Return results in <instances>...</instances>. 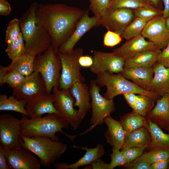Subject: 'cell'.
Instances as JSON below:
<instances>
[{
	"label": "cell",
	"instance_id": "6da1fadb",
	"mask_svg": "<svg viewBox=\"0 0 169 169\" xmlns=\"http://www.w3.org/2000/svg\"><path fill=\"white\" fill-rule=\"evenodd\" d=\"M85 12L63 4H38V14L49 33L52 46L57 52L71 36Z\"/></svg>",
	"mask_w": 169,
	"mask_h": 169
},
{
	"label": "cell",
	"instance_id": "7a4b0ae2",
	"mask_svg": "<svg viewBox=\"0 0 169 169\" xmlns=\"http://www.w3.org/2000/svg\"><path fill=\"white\" fill-rule=\"evenodd\" d=\"M38 6L36 2L32 3L19 19L25 54L35 56L43 54L52 46L51 37L38 14Z\"/></svg>",
	"mask_w": 169,
	"mask_h": 169
},
{
	"label": "cell",
	"instance_id": "3957f363",
	"mask_svg": "<svg viewBox=\"0 0 169 169\" xmlns=\"http://www.w3.org/2000/svg\"><path fill=\"white\" fill-rule=\"evenodd\" d=\"M20 119L23 136L28 137L44 136L54 141H59L56 135L61 132L73 141L76 135H70L64 132L63 129H68L70 126L69 123L58 113L47 114L43 117L28 119L27 116Z\"/></svg>",
	"mask_w": 169,
	"mask_h": 169
},
{
	"label": "cell",
	"instance_id": "277c9868",
	"mask_svg": "<svg viewBox=\"0 0 169 169\" xmlns=\"http://www.w3.org/2000/svg\"><path fill=\"white\" fill-rule=\"evenodd\" d=\"M23 148L28 150L37 156L41 165L44 167L54 164L67 148L66 144L48 137L23 136Z\"/></svg>",
	"mask_w": 169,
	"mask_h": 169
},
{
	"label": "cell",
	"instance_id": "5b68a950",
	"mask_svg": "<svg viewBox=\"0 0 169 169\" xmlns=\"http://www.w3.org/2000/svg\"><path fill=\"white\" fill-rule=\"evenodd\" d=\"M95 80L100 87H106V91L103 96L109 100H113L117 96L130 93L146 95L155 100L159 96L141 88L120 73L116 74L106 72L97 75Z\"/></svg>",
	"mask_w": 169,
	"mask_h": 169
},
{
	"label": "cell",
	"instance_id": "8992f818",
	"mask_svg": "<svg viewBox=\"0 0 169 169\" xmlns=\"http://www.w3.org/2000/svg\"><path fill=\"white\" fill-rule=\"evenodd\" d=\"M62 66L57 52L51 46L43 54L36 56L34 71L41 75L46 87V93L51 94L55 87L59 88Z\"/></svg>",
	"mask_w": 169,
	"mask_h": 169
},
{
	"label": "cell",
	"instance_id": "52a82bcc",
	"mask_svg": "<svg viewBox=\"0 0 169 169\" xmlns=\"http://www.w3.org/2000/svg\"><path fill=\"white\" fill-rule=\"evenodd\" d=\"M57 53L62 66L59 88L69 90L75 82H84L85 79L81 73V67L78 62L79 57L83 54V49L78 48L67 53Z\"/></svg>",
	"mask_w": 169,
	"mask_h": 169
},
{
	"label": "cell",
	"instance_id": "ba28073f",
	"mask_svg": "<svg viewBox=\"0 0 169 169\" xmlns=\"http://www.w3.org/2000/svg\"><path fill=\"white\" fill-rule=\"evenodd\" d=\"M100 87L95 80H91L89 88L92 109L90 122L91 125L78 136L86 133L98 125H102L104 119L110 116L115 110V105L113 100H109L102 96L100 93Z\"/></svg>",
	"mask_w": 169,
	"mask_h": 169
},
{
	"label": "cell",
	"instance_id": "9c48e42d",
	"mask_svg": "<svg viewBox=\"0 0 169 169\" xmlns=\"http://www.w3.org/2000/svg\"><path fill=\"white\" fill-rule=\"evenodd\" d=\"M20 120L9 114L0 115V146L5 150L23 148Z\"/></svg>",
	"mask_w": 169,
	"mask_h": 169
},
{
	"label": "cell",
	"instance_id": "30bf717a",
	"mask_svg": "<svg viewBox=\"0 0 169 169\" xmlns=\"http://www.w3.org/2000/svg\"><path fill=\"white\" fill-rule=\"evenodd\" d=\"M54 105L57 113L65 119L74 130L77 129L82 121L77 110L74 109L75 100L69 90H61L57 87L52 90Z\"/></svg>",
	"mask_w": 169,
	"mask_h": 169
},
{
	"label": "cell",
	"instance_id": "8fae6325",
	"mask_svg": "<svg viewBox=\"0 0 169 169\" xmlns=\"http://www.w3.org/2000/svg\"><path fill=\"white\" fill-rule=\"evenodd\" d=\"M135 17L133 9L120 8L109 9L100 18V25L107 30L115 32L121 36L127 26Z\"/></svg>",
	"mask_w": 169,
	"mask_h": 169
},
{
	"label": "cell",
	"instance_id": "7c38bea8",
	"mask_svg": "<svg viewBox=\"0 0 169 169\" xmlns=\"http://www.w3.org/2000/svg\"><path fill=\"white\" fill-rule=\"evenodd\" d=\"M93 57L94 63L90 70L97 75L106 72L119 73L123 70L125 61L113 52L95 51Z\"/></svg>",
	"mask_w": 169,
	"mask_h": 169
},
{
	"label": "cell",
	"instance_id": "4fadbf2b",
	"mask_svg": "<svg viewBox=\"0 0 169 169\" xmlns=\"http://www.w3.org/2000/svg\"><path fill=\"white\" fill-rule=\"evenodd\" d=\"M141 34L160 50L165 48L169 43V30L162 15L147 22Z\"/></svg>",
	"mask_w": 169,
	"mask_h": 169
},
{
	"label": "cell",
	"instance_id": "5bb4252c",
	"mask_svg": "<svg viewBox=\"0 0 169 169\" xmlns=\"http://www.w3.org/2000/svg\"><path fill=\"white\" fill-rule=\"evenodd\" d=\"M13 90V95L17 99L27 101L46 92L44 80L41 74L36 71L26 76L23 82Z\"/></svg>",
	"mask_w": 169,
	"mask_h": 169
},
{
	"label": "cell",
	"instance_id": "9a60e30c",
	"mask_svg": "<svg viewBox=\"0 0 169 169\" xmlns=\"http://www.w3.org/2000/svg\"><path fill=\"white\" fill-rule=\"evenodd\" d=\"M5 154L11 169H40L42 166L39 159L24 148L6 150Z\"/></svg>",
	"mask_w": 169,
	"mask_h": 169
},
{
	"label": "cell",
	"instance_id": "2e32d148",
	"mask_svg": "<svg viewBox=\"0 0 169 169\" xmlns=\"http://www.w3.org/2000/svg\"><path fill=\"white\" fill-rule=\"evenodd\" d=\"M89 9L85 11L71 36L59 48L57 52L66 53L70 52L74 49L76 43L86 32L92 28L100 25L95 16H89Z\"/></svg>",
	"mask_w": 169,
	"mask_h": 169
},
{
	"label": "cell",
	"instance_id": "e0dca14e",
	"mask_svg": "<svg viewBox=\"0 0 169 169\" xmlns=\"http://www.w3.org/2000/svg\"><path fill=\"white\" fill-rule=\"evenodd\" d=\"M53 94L46 92L27 101L26 106L29 118H40L45 114L57 113L54 105Z\"/></svg>",
	"mask_w": 169,
	"mask_h": 169
},
{
	"label": "cell",
	"instance_id": "ac0fdd59",
	"mask_svg": "<svg viewBox=\"0 0 169 169\" xmlns=\"http://www.w3.org/2000/svg\"><path fill=\"white\" fill-rule=\"evenodd\" d=\"M157 49H158L153 43L147 40L140 34L127 40L121 46L113 49L112 52L121 58L125 61L141 51Z\"/></svg>",
	"mask_w": 169,
	"mask_h": 169
},
{
	"label": "cell",
	"instance_id": "d6986e66",
	"mask_svg": "<svg viewBox=\"0 0 169 169\" xmlns=\"http://www.w3.org/2000/svg\"><path fill=\"white\" fill-rule=\"evenodd\" d=\"M152 68L154 75L148 91L161 97L169 94V67L157 62Z\"/></svg>",
	"mask_w": 169,
	"mask_h": 169
},
{
	"label": "cell",
	"instance_id": "ffe728a7",
	"mask_svg": "<svg viewBox=\"0 0 169 169\" xmlns=\"http://www.w3.org/2000/svg\"><path fill=\"white\" fill-rule=\"evenodd\" d=\"M75 148L85 150L84 155L76 162L68 164L62 162L54 164L56 169H77L79 167L88 165H90L95 161L100 159L105 154V149L103 146L98 144L94 148H89L86 146L80 147L74 146Z\"/></svg>",
	"mask_w": 169,
	"mask_h": 169
},
{
	"label": "cell",
	"instance_id": "44dd1931",
	"mask_svg": "<svg viewBox=\"0 0 169 169\" xmlns=\"http://www.w3.org/2000/svg\"><path fill=\"white\" fill-rule=\"evenodd\" d=\"M69 90L75 100L74 106L78 107V114L83 119L91 108L89 89L84 82L77 81L74 83Z\"/></svg>",
	"mask_w": 169,
	"mask_h": 169
},
{
	"label": "cell",
	"instance_id": "7402d4cb",
	"mask_svg": "<svg viewBox=\"0 0 169 169\" xmlns=\"http://www.w3.org/2000/svg\"><path fill=\"white\" fill-rule=\"evenodd\" d=\"M104 123L108 128L105 134L107 142L113 148L121 150L125 143L126 134L120 121L110 115L104 119Z\"/></svg>",
	"mask_w": 169,
	"mask_h": 169
},
{
	"label": "cell",
	"instance_id": "603a6c76",
	"mask_svg": "<svg viewBox=\"0 0 169 169\" xmlns=\"http://www.w3.org/2000/svg\"><path fill=\"white\" fill-rule=\"evenodd\" d=\"M127 79H130L138 86L148 90L153 78L154 72L152 67L124 68L119 73Z\"/></svg>",
	"mask_w": 169,
	"mask_h": 169
},
{
	"label": "cell",
	"instance_id": "cb8c5ba5",
	"mask_svg": "<svg viewBox=\"0 0 169 169\" xmlns=\"http://www.w3.org/2000/svg\"><path fill=\"white\" fill-rule=\"evenodd\" d=\"M161 52L159 49L141 51L125 61L124 68L152 67L157 62Z\"/></svg>",
	"mask_w": 169,
	"mask_h": 169
},
{
	"label": "cell",
	"instance_id": "d4e9b609",
	"mask_svg": "<svg viewBox=\"0 0 169 169\" xmlns=\"http://www.w3.org/2000/svg\"><path fill=\"white\" fill-rule=\"evenodd\" d=\"M36 56L25 54L15 60L11 61L8 66H0V73L9 71H17L27 76L34 72V64Z\"/></svg>",
	"mask_w": 169,
	"mask_h": 169
},
{
	"label": "cell",
	"instance_id": "484cf974",
	"mask_svg": "<svg viewBox=\"0 0 169 169\" xmlns=\"http://www.w3.org/2000/svg\"><path fill=\"white\" fill-rule=\"evenodd\" d=\"M146 128L149 131L151 138L148 147L151 150L166 148L169 149V134L164 133L160 128L150 119L147 121Z\"/></svg>",
	"mask_w": 169,
	"mask_h": 169
},
{
	"label": "cell",
	"instance_id": "4316f807",
	"mask_svg": "<svg viewBox=\"0 0 169 169\" xmlns=\"http://www.w3.org/2000/svg\"><path fill=\"white\" fill-rule=\"evenodd\" d=\"M151 141L148 130L145 127H142L133 131L128 135L121 150L132 147L148 146Z\"/></svg>",
	"mask_w": 169,
	"mask_h": 169
},
{
	"label": "cell",
	"instance_id": "83f0119b",
	"mask_svg": "<svg viewBox=\"0 0 169 169\" xmlns=\"http://www.w3.org/2000/svg\"><path fill=\"white\" fill-rule=\"evenodd\" d=\"M125 133L126 138L133 131L142 127H145L147 121L145 116L132 111L124 115L120 119Z\"/></svg>",
	"mask_w": 169,
	"mask_h": 169
},
{
	"label": "cell",
	"instance_id": "f1b7e54d",
	"mask_svg": "<svg viewBox=\"0 0 169 169\" xmlns=\"http://www.w3.org/2000/svg\"><path fill=\"white\" fill-rule=\"evenodd\" d=\"M27 101L18 100L13 95L8 97L5 94L0 95V110L14 111L28 117L26 106Z\"/></svg>",
	"mask_w": 169,
	"mask_h": 169
},
{
	"label": "cell",
	"instance_id": "f546056e",
	"mask_svg": "<svg viewBox=\"0 0 169 169\" xmlns=\"http://www.w3.org/2000/svg\"><path fill=\"white\" fill-rule=\"evenodd\" d=\"M148 114L155 119L169 122V94L157 100L155 106Z\"/></svg>",
	"mask_w": 169,
	"mask_h": 169
},
{
	"label": "cell",
	"instance_id": "4dcf8cb0",
	"mask_svg": "<svg viewBox=\"0 0 169 169\" xmlns=\"http://www.w3.org/2000/svg\"><path fill=\"white\" fill-rule=\"evenodd\" d=\"M5 51L11 61L25 54V42L21 33L16 40L7 44Z\"/></svg>",
	"mask_w": 169,
	"mask_h": 169
},
{
	"label": "cell",
	"instance_id": "1f68e13d",
	"mask_svg": "<svg viewBox=\"0 0 169 169\" xmlns=\"http://www.w3.org/2000/svg\"><path fill=\"white\" fill-rule=\"evenodd\" d=\"M169 159V149L159 148L152 150L143 154L135 160L146 161L151 164L160 161Z\"/></svg>",
	"mask_w": 169,
	"mask_h": 169
},
{
	"label": "cell",
	"instance_id": "d6a6232c",
	"mask_svg": "<svg viewBox=\"0 0 169 169\" xmlns=\"http://www.w3.org/2000/svg\"><path fill=\"white\" fill-rule=\"evenodd\" d=\"M147 23L140 18L135 17L125 29L122 37L128 40L141 34Z\"/></svg>",
	"mask_w": 169,
	"mask_h": 169
},
{
	"label": "cell",
	"instance_id": "836d02e7",
	"mask_svg": "<svg viewBox=\"0 0 169 169\" xmlns=\"http://www.w3.org/2000/svg\"><path fill=\"white\" fill-rule=\"evenodd\" d=\"M25 76L14 71L0 73V86L7 84L13 89L18 87L24 80Z\"/></svg>",
	"mask_w": 169,
	"mask_h": 169
},
{
	"label": "cell",
	"instance_id": "e575fe53",
	"mask_svg": "<svg viewBox=\"0 0 169 169\" xmlns=\"http://www.w3.org/2000/svg\"><path fill=\"white\" fill-rule=\"evenodd\" d=\"M154 101L146 95L138 94L136 95L135 108L133 111L145 117L152 110Z\"/></svg>",
	"mask_w": 169,
	"mask_h": 169
},
{
	"label": "cell",
	"instance_id": "d590c367",
	"mask_svg": "<svg viewBox=\"0 0 169 169\" xmlns=\"http://www.w3.org/2000/svg\"><path fill=\"white\" fill-rule=\"evenodd\" d=\"M152 7L146 0H113L109 9L124 8L134 10L142 7Z\"/></svg>",
	"mask_w": 169,
	"mask_h": 169
},
{
	"label": "cell",
	"instance_id": "8d00e7d4",
	"mask_svg": "<svg viewBox=\"0 0 169 169\" xmlns=\"http://www.w3.org/2000/svg\"><path fill=\"white\" fill-rule=\"evenodd\" d=\"M90 5L88 9L91 11L99 21L103 15L110 7V0H89Z\"/></svg>",
	"mask_w": 169,
	"mask_h": 169
},
{
	"label": "cell",
	"instance_id": "74e56055",
	"mask_svg": "<svg viewBox=\"0 0 169 169\" xmlns=\"http://www.w3.org/2000/svg\"><path fill=\"white\" fill-rule=\"evenodd\" d=\"M135 17L140 18L147 22L155 17L162 15V10L154 7H142L133 10Z\"/></svg>",
	"mask_w": 169,
	"mask_h": 169
},
{
	"label": "cell",
	"instance_id": "f35d334b",
	"mask_svg": "<svg viewBox=\"0 0 169 169\" xmlns=\"http://www.w3.org/2000/svg\"><path fill=\"white\" fill-rule=\"evenodd\" d=\"M21 33L19 19H12L8 23L6 30L5 42L8 44L13 42L17 39Z\"/></svg>",
	"mask_w": 169,
	"mask_h": 169
},
{
	"label": "cell",
	"instance_id": "ab89813d",
	"mask_svg": "<svg viewBox=\"0 0 169 169\" xmlns=\"http://www.w3.org/2000/svg\"><path fill=\"white\" fill-rule=\"evenodd\" d=\"M120 150L113 148L112 152L110 155L111 161L108 164V169H113L117 166H125L127 164L125 156Z\"/></svg>",
	"mask_w": 169,
	"mask_h": 169
},
{
	"label": "cell",
	"instance_id": "60d3db41",
	"mask_svg": "<svg viewBox=\"0 0 169 169\" xmlns=\"http://www.w3.org/2000/svg\"><path fill=\"white\" fill-rule=\"evenodd\" d=\"M122 40V37L119 34L113 31L107 30L103 39L104 46L113 47L120 44Z\"/></svg>",
	"mask_w": 169,
	"mask_h": 169
},
{
	"label": "cell",
	"instance_id": "b9f144b4",
	"mask_svg": "<svg viewBox=\"0 0 169 169\" xmlns=\"http://www.w3.org/2000/svg\"><path fill=\"white\" fill-rule=\"evenodd\" d=\"M148 146L143 147H132L126 149H121L127 162L130 163L141 156L145 150Z\"/></svg>",
	"mask_w": 169,
	"mask_h": 169
},
{
	"label": "cell",
	"instance_id": "7bdbcfd3",
	"mask_svg": "<svg viewBox=\"0 0 169 169\" xmlns=\"http://www.w3.org/2000/svg\"><path fill=\"white\" fill-rule=\"evenodd\" d=\"M157 62L167 67H169V43L161 51L158 58Z\"/></svg>",
	"mask_w": 169,
	"mask_h": 169
},
{
	"label": "cell",
	"instance_id": "ee69618b",
	"mask_svg": "<svg viewBox=\"0 0 169 169\" xmlns=\"http://www.w3.org/2000/svg\"><path fill=\"white\" fill-rule=\"evenodd\" d=\"M151 164L146 161L134 160L125 165L127 168L131 169H150Z\"/></svg>",
	"mask_w": 169,
	"mask_h": 169
},
{
	"label": "cell",
	"instance_id": "f6af8a7d",
	"mask_svg": "<svg viewBox=\"0 0 169 169\" xmlns=\"http://www.w3.org/2000/svg\"><path fill=\"white\" fill-rule=\"evenodd\" d=\"M79 63L81 67L90 68L93 65L94 60L93 57L88 55H81L78 59Z\"/></svg>",
	"mask_w": 169,
	"mask_h": 169
},
{
	"label": "cell",
	"instance_id": "bcb514c9",
	"mask_svg": "<svg viewBox=\"0 0 169 169\" xmlns=\"http://www.w3.org/2000/svg\"><path fill=\"white\" fill-rule=\"evenodd\" d=\"M11 12V6L8 1L0 0V15L8 16L10 14Z\"/></svg>",
	"mask_w": 169,
	"mask_h": 169
},
{
	"label": "cell",
	"instance_id": "7dc6e473",
	"mask_svg": "<svg viewBox=\"0 0 169 169\" xmlns=\"http://www.w3.org/2000/svg\"><path fill=\"white\" fill-rule=\"evenodd\" d=\"M136 95L132 93H126L123 95L124 98L126 101L129 106L133 111L136 107Z\"/></svg>",
	"mask_w": 169,
	"mask_h": 169
},
{
	"label": "cell",
	"instance_id": "c3c4849f",
	"mask_svg": "<svg viewBox=\"0 0 169 169\" xmlns=\"http://www.w3.org/2000/svg\"><path fill=\"white\" fill-rule=\"evenodd\" d=\"M6 150L0 146V169H10L6 156Z\"/></svg>",
	"mask_w": 169,
	"mask_h": 169
},
{
	"label": "cell",
	"instance_id": "681fc988",
	"mask_svg": "<svg viewBox=\"0 0 169 169\" xmlns=\"http://www.w3.org/2000/svg\"><path fill=\"white\" fill-rule=\"evenodd\" d=\"M169 162V159L160 161L151 164L150 169H166Z\"/></svg>",
	"mask_w": 169,
	"mask_h": 169
},
{
	"label": "cell",
	"instance_id": "f907efd6",
	"mask_svg": "<svg viewBox=\"0 0 169 169\" xmlns=\"http://www.w3.org/2000/svg\"><path fill=\"white\" fill-rule=\"evenodd\" d=\"M90 165L93 169H108V164L103 161L100 159L95 161Z\"/></svg>",
	"mask_w": 169,
	"mask_h": 169
},
{
	"label": "cell",
	"instance_id": "816d5d0a",
	"mask_svg": "<svg viewBox=\"0 0 169 169\" xmlns=\"http://www.w3.org/2000/svg\"><path fill=\"white\" fill-rule=\"evenodd\" d=\"M162 1L164 6L162 16L166 19L169 17V0H162Z\"/></svg>",
	"mask_w": 169,
	"mask_h": 169
},
{
	"label": "cell",
	"instance_id": "f5cc1de1",
	"mask_svg": "<svg viewBox=\"0 0 169 169\" xmlns=\"http://www.w3.org/2000/svg\"><path fill=\"white\" fill-rule=\"evenodd\" d=\"M147 2L153 7L161 10V9L163 3L162 0H146Z\"/></svg>",
	"mask_w": 169,
	"mask_h": 169
},
{
	"label": "cell",
	"instance_id": "db71d44e",
	"mask_svg": "<svg viewBox=\"0 0 169 169\" xmlns=\"http://www.w3.org/2000/svg\"><path fill=\"white\" fill-rule=\"evenodd\" d=\"M165 20L166 26L169 30V17L165 19Z\"/></svg>",
	"mask_w": 169,
	"mask_h": 169
},
{
	"label": "cell",
	"instance_id": "11a10c76",
	"mask_svg": "<svg viewBox=\"0 0 169 169\" xmlns=\"http://www.w3.org/2000/svg\"><path fill=\"white\" fill-rule=\"evenodd\" d=\"M111 1H112L113 0H110Z\"/></svg>",
	"mask_w": 169,
	"mask_h": 169
}]
</instances>
